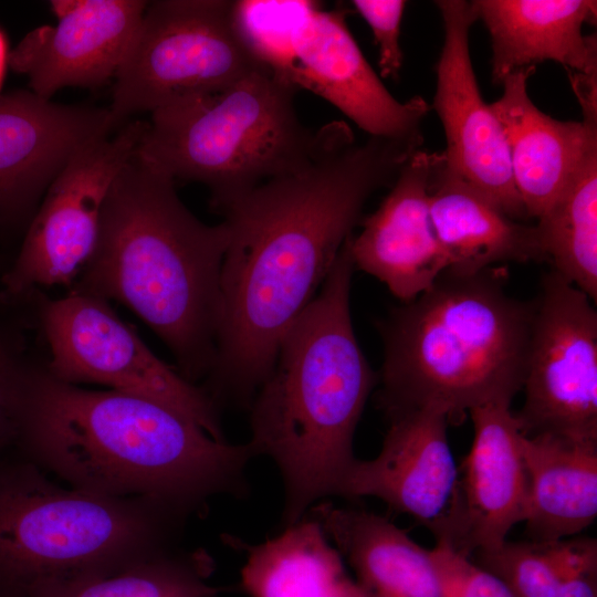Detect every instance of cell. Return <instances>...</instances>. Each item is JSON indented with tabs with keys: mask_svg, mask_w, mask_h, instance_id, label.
I'll return each instance as SVG.
<instances>
[{
	"mask_svg": "<svg viewBox=\"0 0 597 597\" xmlns=\"http://www.w3.org/2000/svg\"><path fill=\"white\" fill-rule=\"evenodd\" d=\"M27 363L20 342L0 327V459L13 448Z\"/></svg>",
	"mask_w": 597,
	"mask_h": 597,
	"instance_id": "31",
	"label": "cell"
},
{
	"mask_svg": "<svg viewBox=\"0 0 597 597\" xmlns=\"http://www.w3.org/2000/svg\"><path fill=\"white\" fill-rule=\"evenodd\" d=\"M533 308L490 269L443 272L380 324V408L387 417L434 408L459 421L479 406L511 405L523 386Z\"/></svg>",
	"mask_w": 597,
	"mask_h": 597,
	"instance_id": "5",
	"label": "cell"
},
{
	"mask_svg": "<svg viewBox=\"0 0 597 597\" xmlns=\"http://www.w3.org/2000/svg\"><path fill=\"white\" fill-rule=\"evenodd\" d=\"M247 551L241 579L251 597H368L308 516Z\"/></svg>",
	"mask_w": 597,
	"mask_h": 597,
	"instance_id": "24",
	"label": "cell"
},
{
	"mask_svg": "<svg viewBox=\"0 0 597 597\" xmlns=\"http://www.w3.org/2000/svg\"><path fill=\"white\" fill-rule=\"evenodd\" d=\"M342 9L316 8L295 42V62L286 80L338 108L369 136L423 139L430 105L421 96L396 100L369 65Z\"/></svg>",
	"mask_w": 597,
	"mask_h": 597,
	"instance_id": "16",
	"label": "cell"
},
{
	"mask_svg": "<svg viewBox=\"0 0 597 597\" xmlns=\"http://www.w3.org/2000/svg\"><path fill=\"white\" fill-rule=\"evenodd\" d=\"M350 239L282 339L273 368L249 408V443L256 457L272 458L282 475L284 528L302 520L317 501L337 496L356 460L355 430L377 380L352 324Z\"/></svg>",
	"mask_w": 597,
	"mask_h": 597,
	"instance_id": "4",
	"label": "cell"
},
{
	"mask_svg": "<svg viewBox=\"0 0 597 597\" xmlns=\"http://www.w3.org/2000/svg\"><path fill=\"white\" fill-rule=\"evenodd\" d=\"M189 515L147 498L55 483L9 452L0 459V597L108 575L176 548Z\"/></svg>",
	"mask_w": 597,
	"mask_h": 597,
	"instance_id": "6",
	"label": "cell"
},
{
	"mask_svg": "<svg viewBox=\"0 0 597 597\" xmlns=\"http://www.w3.org/2000/svg\"><path fill=\"white\" fill-rule=\"evenodd\" d=\"M232 3L148 1L113 81L109 111L119 127L135 115L218 94L263 66L235 30Z\"/></svg>",
	"mask_w": 597,
	"mask_h": 597,
	"instance_id": "8",
	"label": "cell"
},
{
	"mask_svg": "<svg viewBox=\"0 0 597 597\" xmlns=\"http://www.w3.org/2000/svg\"><path fill=\"white\" fill-rule=\"evenodd\" d=\"M431 153L419 149L390 191L350 239L355 268L383 282L404 303L429 290L448 270L429 209Z\"/></svg>",
	"mask_w": 597,
	"mask_h": 597,
	"instance_id": "18",
	"label": "cell"
},
{
	"mask_svg": "<svg viewBox=\"0 0 597 597\" xmlns=\"http://www.w3.org/2000/svg\"><path fill=\"white\" fill-rule=\"evenodd\" d=\"M553 270L597 298V144L535 224Z\"/></svg>",
	"mask_w": 597,
	"mask_h": 597,
	"instance_id": "26",
	"label": "cell"
},
{
	"mask_svg": "<svg viewBox=\"0 0 597 597\" xmlns=\"http://www.w3.org/2000/svg\"><path fill=\"white\" fill-rule=\"evenodd\" d=\"M50 347L45 369L73 384H100L181 413L216 440L224 441L218 405L199 387L159 359L106 300L74 291L40 305Z\"/></svg>",
	"mask_w": 597,
	"mask_h": 597,
	"instance_id": "9",
	"label": "cell"
},
{
	"mask_svg": "<svg viewBox=\"0 0 597 597\" xmlns=\"http://www.w3.org/2000/svg\"><path fill=\"white\" fill-rule=\"evenodd\" d=\"M8 54L9 50L7 45V40L2 31L0 30V91L4 80L6 67L8 65Z\"/></svg>",
	"mask_w": 597,
	"mask_h": 597,
	"instance_id": "32",
	"label": "cell"
},
{
	"mask_svg": "<svg viewBox=\"0 0 597 597\" xmlns=\"http://www.w3.org/2000/svg\"><path fill=\"white\" fill-rule=\"evenodd\" d=\"M474 437L459 470V507L450 545L470 557L499 548L514 525L524 522L528 476L523 437L511 405L493 402L471 409Z\"/></svg>",
	"mask_w": 597,
	"mask_h": 597,
	"instance_id": "17",
	"label": "cell"
},
{
	"mask_svg": "<svg viewBox=\"0 0 597 597\" xmlns=\"http://www.w3.org/2000/svg\"><path fill=\"white\" fill-rule=\"evenodd\" d=\"M591 300L552 270L533 302L522 389L514 412L526 437L597 439V312Z\"/></svg>",
	"mask_w": 597,
	"mask_h": 597,
	"instance_id": "10",
	"label": "cell"
},
{
	"mask_svg": "<svg viewBox=\"0 0 597 597\" xmlns=\"http://www.w3.org/2000/svg\"><path fill=\"white\" fill-rule=\"evenodd\" d=\"M429 209L448 270L473 274L506 262L546 261L536 226L507 216L431 153Z\"/></svg>",
	"mask_w": 597,
	"mask_h": 597,
	"instance_id": "21",
	"label": "cell"
},
{
	"mask_svg": "<svg viewBox=\"0 0 597 597\" xmlns=\"http://www.w3.org/2000/svg\"><path fill=\"white\" fill-rule=\"evenodd\" d=\"M476 563L498 576L513 597H597V541H506L476 552Z\"/></svg>",
	"mask_w": 597,
	"mask_h": 597,
	"instance_id": "25",
	"label": "cell"
},
{
	"mask_svg": "<svg viewBox=\"0 0 597 597\" xmlns=\"http://www.w3.org/2000/svg\"><path fill=\"white\" fill-rule=\"evenodd\" d=\"M228 242L224 221L199 220L180 200L175 180L134 154L108 189L75 291L133 311L193 384L208 376L214 360Z\"/></svg>",
	"mask_w": 597,
	"mask_h": 597,
	"instance_id": "3",
	"label": "cell"
},
{
	"mask_svg": "<svg viewBox=\"0 0 597 597\" xmlns=\"http://www.w3.org/2000/svg\"><path fill=\"white\" fill-rule=\"evenodd\" d=\"M67 486L147 498L187 514L219 494L243 495L251 444L212 438L159 402L90 390L28 360L11 450Z\"/></svg>",
	"mask_w": 597,
	"mask_h": 597,
	"instance_id": "2",
	"label": "cell"
},
{
	"mask_svg": "<svg viewBox=\"0 0 597 597\" xmlns=\"http://www.w3.org/2000/svg\"><path fill=\"white\" fill-rule=\"evenodd\" d=\"M118 128L109 108L55 103L30 90L0 94V224L28 227L69 159Z\"/></svg>",
	"mask_w": 597,
	"mask_h": 597,
	"instance_id": "14",
	"label": "cell"
},
{
	"mask_svg": "<svg viewBox=\"0 0 597 597\" xmlns=\"http://www.w3.org/2000/svg\"><path fill=\"white\" fill-rule=\"evenodd\" d=\"M297 90L268 67L229 88L150 114L136 156L172 180L208 187L220 211L258 185L291 174L320 148L294 106Z\"/></svg>",
	"mask_w": 597,
	"mask_h": 597,
	"instance_id": "7",
	"label": "cell"
},
{
	"mask_svg": "<svg viewBox=\"0 0 597 597\" xmlns=\"http://www.w3.org/2000/svg\"><path fill=\"white\" fill-rule=\"evenodd\" d=\"M378 455L356 459L337 496H375L412 516L437 542L451 545L459 507V469L447 438L448 417L422 408L388 417Z\"/></svg>",
	"mask_w": 597,
	"mask_h": 597,
	"instance_id": "13",
	"label": "cell"
},
{
	"mask_svg": "<svg viewBox=\"0 0 597 597\" xmlns=\"http://www.w3.org/2000/svg\"><path fill=\"white\" fill-rule=\"evenodd\" d=\"M352 6L369 25L378 48V65L384 77L396 78L402 66L400 46L404 0H353Z\"/></svg>",
	"mask_w": 597,
	"mask_h": 597,
	"instance_id": "29",
	"label": "cell"
},
{
	"mask_svg": "<svg viewBox=\"0 0 597 597\" xmlns=\"http://www.w3.org/2000/svg\"><path fill=\"white\" fill-rule=\"evenodd\" d=\"M432 553L444 580L447 597H513L498 576L448 544L437 542Z\"/></svg>",
	"mask_w": 597,
	"mask_h": 597,
	"instance_id": "30",
	"label": "cell"
},
{
	"mask_svg": "<svg viewBox=\"0 0 597 597\" xmlns=\"http://www.w3.org/2000/svg\"><path fill=\"white\" fill-rule=\"evenodd\" d=\"M443 43L432 108L442 124L447 166L511 218L526 213L511 171L502 124L484 102L470 55V29L478 21L473 1L438 0Z\"/></svg>",
	"mask_w": 597,
	"mask_h": 597,
	"instance_id": "12",
	"label": "cell"
},
{
	"mask_svg": "<svg viewBox=\"0 0 597 597\" xmlns=\"http://www.w3.org/2000/svg\"><path fill=\"white\" fill-rule=\"evenodd\" d=\"M530 541L572 537L597 516V439L554 433L523 437Z\"/></svg>",
	"mask_w": 597,
	"mask_h": 597,
	"instance_id": "23",
	"label": "cell"
},
{
	"mask_svg": "<svg viewBox=\"0 0 597 597\" xmlns=\"http://www.w3.org/2000/svg\"><path fill=\"white\" fill-rule=\"evenodd\" d=\"M307 512L304 516L318 523L368 597H447L432 549L386 517L331 502L314 504Z\"/></svg>",
	"mask_w": 597,
	"mask_h": 597,
	"instance_id": "22",
	"label": "cell"
},
{
	"mask_svg": "<svg viewBox=\"0 0 597 597\" xmlns=\"http://www.w3.org/2000/svg\"><path fill=\"white\" fill-rule=\"evenodd\" d=\"M148 1L53 0L55 24L29 31L9 50L8 65L29 90L51 100L65 87H101L114 81Z\"/></svg>",
	"mask_w": 597,
	"mask_h": 597,
	"instance_id": "15",
	"label": "cell"
},
{
	"mask_svg": "<svg viewBox=\"0 0 597 597\" xmlns=\"http://www.w3.org/2000/svg\"><path fill=\"white\" fill-rule=\"evenodd\" d=\"M478 20L486 27L492 48V81L553 61L568 74L597 76L596 34H584L595 23L591 0H473Z\"/></svg>",
	"mask_w": 597,
	"mask_h": 597,
	"instance_id": "20",
	"label": "cell"
},
{
	"mask_svg": "<svg viewBox=\"0 0 597 597\" xmlns=\"http://www.w3.org/2000/svg\"><path fill=\"white\" fill-rule=\"evenodd\" d=\"M535 67L503 78L491 104L505 133L511 171L526 217L538 220L561 195L587 150L597 144V123L559 121L531 100L527 81Z\"/></svg>",
	"mask_w": 597,
	"mask_h": 597,
	"instance_id": "19",
	"label": "cell"
},
{
	"mask_svg": "<svg viewBox=\"0 0 597 597\" xmlns=\"http://www.w3.org/2000/svg\"><path fill=\"white\" fill-rule=\"evenodd\" d=\"M147 122L134 119L81 147L53 179L3 275L11 297L71 284L88 261L111 185L135 154Z\"/></svg>",
	"mask_w": 597,
	"mask_h": 597,
	"instance_id": "11",
	"label": "cell"
},
{
	"mask_svg": "<svg viewBox=\"0 0 597 597\" xmlns=\"http://www.w3.org/2000/svg\"><path fill=\"white\" fill-rule=\"evenodd\" d=\"M422 142L369 136L358 144L346 123L332 122L303 167L219 211L229 242L206 388L218 406L250 408L282 339L318 293L366 201L394 184Z\"/></svg>",
	"mask_w": 597,
	"mask_h": 597,
	"instance_id": "1",
	"label": "cell"
},
{
	"mask_svg": "<svg viewBox=\"0 0 597 597\" xmlns=\"http://www.w3.org/2000/svg\"><path fill=\"white\" fill-rule=\"evenodd\" d=\"M318 7L306 0H238L232 3V20L254 59L286 80L295 62L297 35Z\"/></svg>",
	"mask_w": 597,
	"mask_h": 597,
	"instance_id": "28",
	"label": "cell"
},
{
	"mask_svg": "<svg viewBox=\"0 0 597 597\" xmlns=\"http://www.w3.org/2000/svg\"><path fill=\"white\" fill-rule=\"evenodd\" d=\"M214 570L203 549L176 548L121 572L40 587L29 597H218Z\"/></svg>",
	"mask_w": 597,
	"mask_h": 597,
	"instance_id": "27",
	"label": "cell"
}]
</instances>
